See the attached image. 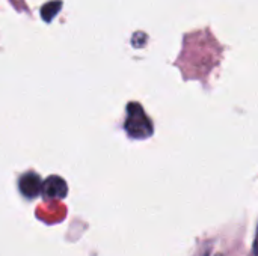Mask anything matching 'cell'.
Wrapping results in <instances>:
<instances>
[{
	"instance_id": "1",
	"label": "cell",
	"mask_w": 258,
	"mask_h": 256,
	"mask_svg": "<svg viewBox=\"0 0 258 256\" xmlns=\"http://www.w3.org/2000/svg\"><path fill=\"white\" fill-rule=\"evenodd\" d=\"M124 128L132 139H139V140L148 139L154 131L151 119L145 115L139 103H130L127 106V119Z\"/></svg>"
},
{
	"instance_id": "2",
	"label": "cell",
	"mask_w": 258,
	"mask_h": 256,
	"mask_svg": "<svg viewBox=\"0 0 258 256\" xmlns=\"http://www.w3.org/2000/svg\"><path fill=\"white\" fill-rule=\"evenodd\" d=\"M68 187L63 178L51 175L42 183V195L47 199H62L67 196Z\"/></svg>"
},
{
	"instance_id": "3",
	"label": "cell",
	"mask_w": 258,
	"mask_h": 256,
	"mask_svg": "<svg viewBox=\"0 0 258 256\" xmlns=\"http://www.w3.org/2000/svg\"><path fill=\"white\" fill-rule=\"evenodd\" d=\"M18 189L23 196H26L27 199H32V198H36L42 192V181L39 175H36L35 172H27L20 178Z\"/></svg>"
},
{
	"instance_id": "4",
	"label": "cell",
	"mask_w": 258,
	"mask_h": 256,
	"mask_svg": "<svg viewBox=\"0 0 258 256\" xmlns=\"http://www.w3.org/2000/svg\"><path fill=\"white\" fill-rule=\"evenodd\" d=\"M60 8H62V2L60 0H51V2L45 3L41 8V17H42V20L44 21H51L57 15V12L60 11Z\"/></svg>"
},
{
	"instance_id": "5",
	"label": "cell",
	"mask_w": 258,
	"mask_h": 256,
	"mask_svg": "<svg viewBox=\"0 0 258 256\" xmlns=\"http://www.w3.org/2000/svg\"><path fill=\"white\" fill-rule=\"evenodd\" d=\"M254 253L258 256V229H257V237H255V241H254Z\"/></svg>"
}]
</instances>
